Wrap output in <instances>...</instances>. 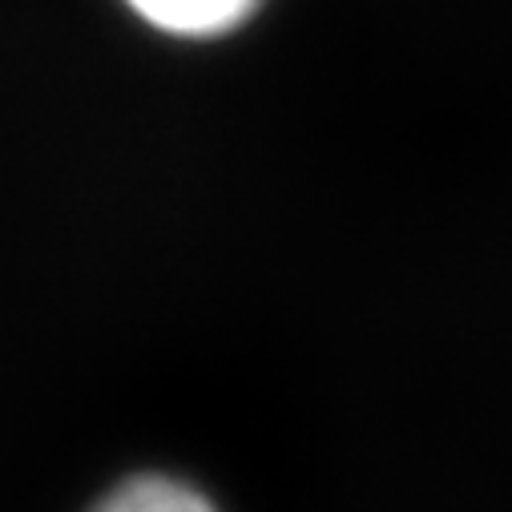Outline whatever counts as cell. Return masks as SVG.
Returning <instances> with one entry per match:
<instances>
[{"mask_svg": "<svg viewBox=\"0 0 512 512\" xmlns=\"http://www.w3.org/2000/svg\"><path fill=\"white\" fill-rule=\"evenodd\" d=\"M138 29L174 45H222L246 33L271 0H117Z\"/></svg>", "mask_w": 512, "mask_h": 512, "instance_id": "1", "label": "cell"}, {"mask_svg": "<svg viewBox=\"0 0 512 512\" xmlns=\"http://www.w3.org/2000/svg\"><path fill=\"white\" fill-rule=\"evenodd\" d=\"M89 512H218V508L178 476L142 472L113 484Z\"/></svg>", "mask_w": 512, "mask_h": 512, "instance_id": "2", "label": "cell"}]
</instances>
